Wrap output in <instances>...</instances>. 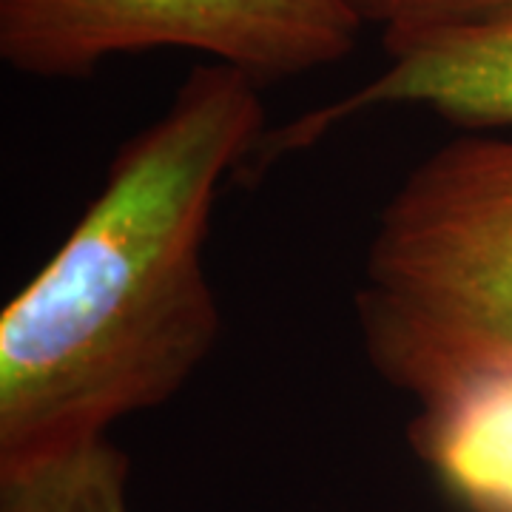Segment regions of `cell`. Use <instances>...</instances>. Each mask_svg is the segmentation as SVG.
<instances>
[{
    "mask_svg": "<svg viewBox=\"0 0 512 512\" xmlns=\"http://www.w3.org/2000/svg\"><path fill=\"white\" fill-rule=\"evenodd\" d=\"M387 69L356 92L271 128L251 168L325 140L339 123L384 106H424L467 131L512 126V15L461 26L384 32Z\"/></svg>",
    "mask_w": 512,
    "mask_h": 512,
    "instance_id": "cell-4",
    "label": "cell"
},
{
    "mask_svg": "<svg viewBox=\"0 0 512 512\" xmlns=\"http://www.w3.org/2000/svg\"><path fill=\"white\" fill-rule=\"evenodd\" d=\"M362 26L348 0H0V57L83 80L117 55L188 49L262 86L345 60Z\"/></svg>",
    "mask_w": 512,
    "mask_h": 512,
    "instance_id": "cell-3",
    "label": "cell"
},
{
    "mask_svg": "<svg viewBox=\"0 0 512 512\" xmlns=\"http://www.w3.org/2000/svg\"><path fill=\"white\" fill-rule=\"evenodd\" d=\"M356 319L370 365L427 402L512 362V140L464 134L382 208Z\"/></svg>",
    "mask_w": 512,
    "mask_h": 512,
    "instance_id": "cell-2",
    "label": "cell"
},
{
    "mask_svg": "<svg viewBox=\"0 0 512 512\" xmlns=\"http://www.w3.org/2000/svg\"><path fill=\"white\" fill-rule=\"evenodd\" d=\"M259 83L191 69L114 154L103 191L0 313V467L103 439L183 390L222 336L205 239L265 140Z\"/></svg>",
    "mask_w": 512,
    "mask_h": 512,
    "instance_id": "cell-1",
    "label": "cell"
},
{
    "mask_svg": "<svg viewBox=\"0 0 512 512\" xmlns=\"http://www.w3.org/2000/svg\"><path fill=\"white\" fill-rule=\"evenodd\" d=\"M487 512H512V510H487Z\"/></svg>",
    "mask_w": 512,
    "mask_h": 512,
    "instance_id": "cell-8",
    "label": "cell"
},
{
    "mask_svg": "<svg viewBox=\"0 0 512 512\" xmlns=\"http://www.w3.org/2000/svg\"><path fill=\"white\" fill-rule=\"evenodd\" d=\"M348 6L362 23H379L384 32L461 26L512 15V0H348Z\"/></svg>",
    "mask_w": 512,
    "mask_h": 512,
    "instance_id": "cell-7",
    "label": "cell"
},
{
    "mask_svg": "<svg viewBox=\"0 0 512 512\" xmlns=\"http://www.w3.org/2000/svg\"><path fill=\"white\" fill-rule=\"evenodd\" d=\"M410 441L461 510H512V362L421 402Z\"/></svg>",
    "mask_w": 512,
    "mask_h": 512,
    "instance_id": "cell-5",
    "label": "cell"
},
{
    "mask_svg": "<svg viewBox=\"0 0 512 512\" xmlns=\"http://www.w3.org/2000/svg\"><path fill=\"white\" fill-rule=\"evenodd\" d=\"M128 456L109 436L0 467V512H131Z\"/></svg>",
    "mask_w": 512,
    "mask_h": 512,
    "instance_id": "cell-6",
    "label": "cell"
}]
</instances>
